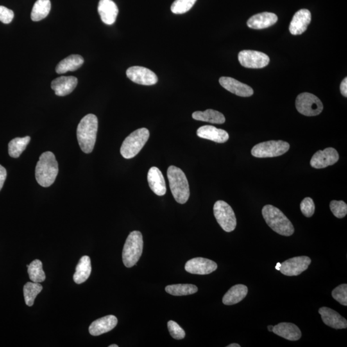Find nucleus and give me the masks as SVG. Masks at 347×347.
Returning <instances> with one entry per match:
<instances>
[{"mask_svg": "<svg viewBox=\"0 0 347 347\" xmlns=\"http://www.w3.org/2000/svg\"><path fill=\"white\" fill-rule=\"evenodd\" d=\"M85 60L79 55H71L61 61L57 66L56 71L59 74L67 73L68 72L76 71L84 64Z\"/></svg>", "mask_w": 347, "mask_h": 347, "instance_id": "nucleus-26", "label": "nucleus"}, {"mask_svg": "<svg viewBox=\"0 0 347 347\" xmlns=\"http://www.w3.org/2000/svg\"><path fill=\"white\" fill-rule=\"evenodd\" d=\"M98 12L104 24L111 26L117 20L119 9L112 0H100Z\"/></svg>", "mask_w": 347, "mask_h": 347, "instance_id": "nucleus-22", "label": "nucleus"}, {"mask_svg": "<svg viewBox=\"0 0 347 347\" xmlns=\"http://www.w3.org/2000/svg\"><path fill=\"white\" fill-rule=\"evenodd\" d=\"M198 288L192 284H174L168 285L165 291L173 296H186L196 293Z\"/></svg>", "mask_w": 347, "mask_h": 347, "instance_id": "nucleus-32", "label": "nucleus"}, {"mask_svg": "<svg viewBox=\"0 0 347 347\" xmlns=\"http://www.w3.org/2000/svg\"><path fill=\"white\" fill-rule=\"evenodd\" d=\"M339 158V154L334 148L328 147L323 151H317L310 160V165L314 169H323L335 164Z\"/></svg>", "mask_w": 347, "mask_h": 347, "instance_id": "nucleus-13", "label": "nucleus"}, {"mask_svg": "<svg viewBox=\"0 0 347 347\" xmlns=\"http://www.w3.org/2000/svg\"><path fill=\"white\" fill-rule=\"evenodd\" d=\"M43 290V286L40 283L27 282L24 287L25 301L27 305L31 307L35 303L36 296Z\"/></svg>", "mask_w": 347, "mask_h": 347, "instance_id": "nucleus-31", "label": "nucleus"}, {"mask_svg": "<svg viewBox=\"0 0 347 347\" xmlns=\"http://www.w3.org/2000/svg\"><path fill=\"white\" fill-rule=\"evenodd\" d=\"M144 241L141 232L133 231L129 233L122 251V260L125 266L132 267L141 257Z\"/></svg>", "mask_w": 347, "mask_h": 347, "instance_id": "nucleus-5", "label": "nucleus"}, {"mask_svg": "<svg viewBox=\"0 0 347 347\" xmlns=\"http://www.w3.org/2000/svg\"><path fill=\"white\" fill-rule=\"evenodd\" d=\"M197 135L203 139L209 140L219 144H223L227 142L229 135L226 131L221 129H217L212 126H204L201 127L197 131Z\"/></svg>", "mask_w": 347, "mask_h": 347, "instance_id": "nucleus-21", "label": "nucleus"}, {"mask_svg": "<svg viewBox=\"0 0 347 347\" xmlns=\"http://www.w3.org/2000/svg\"><path fill=\"white\" fill-rule=\"evenodd\" d=\"M289 144L282 140H271L260 143L251 149V154L256 158L277 157L287 153Z\"/></svg>", "mask_w": 347, "mask_h": 347, "instance_id": "nucleus-7", "label": "nucleus"}, {"mask_svg": "<svg viewBox=\"0 0 347 347\" xmlns=\"http://www.w3.org/2000/svg\"><path fill=\"white\" fill-rule=\"evenodd\" d=\"M31 141L30 137L15 138L9 144V154L14 158H19L23 152L26 150Z\"/></svg>", "mask_w": 347, "mask_h": 347, "instance_id": "nucleus-30", "label": "nucleus"}, {"mask_svg": "<svg viewBox=\"0 0 347 347\" xmlns=\"http://www.w3.org/2000/svg\"><path fill=\"white\" fill-rule=\"evenodd\" d=\"M117 317L108 315L93 322L90 326L89 332L91 335L97 336L112 330L117 326Z\"/></svg>", "mask_w": 347, "mask_h": 347, "instance_id": "nucleus-19", "label": "nucleus"}, {"mask_svg": "<svg viewBox=\"0 0 347 347\" xmlns=\"http://www.w3.org/2000/svg\"><path fill=\"white\" fill-rule=\"evenodd\" d=\"M300 209L301 212L305 217H312L315 211L314 201L310 197H305L301 202Z\"/></svg>", "mask_w": 347, "mask_h": 347, "instance_id": "nucleus-38", "label": "nucleus"}, {"mask_svg": "<svg viewBox=\"0 0 347 347\" xmlns=\"http://www.w3.org/2000/svg\"><path fill=\"white\" fill-rule=\"evenodd\" d=\"M92 272V264L88 256H83L77 265L76 272L74 274V282L81 284L86 282L90 277Z\"/></svg>", "mask_w": 347, "mask_h": 347, "instance_id": "nucleus-27", "label": "nucleus"}, {"mask_svg": "<svg viewBox=\"0 0 347 347\" xmlns=\"http://www.w3.org/2000/svg\"><path fill=\"white\" fill-rule=\"evenodd\" d=\"M149 187L154 194L159 196H164L167 188L164 177L158 168L151 167L147 174Z\"/></svg>", "mask_w": 347, "mask_h": 347, "instance_id": "nucleus-20", "label": "nucleus"}, {"mask_svg": "<svg viewBox=\"0 0 347 347\" xmlns=\"http://www.w3.org/2000/svg\"><path fill=\"white\" fill-rule=\"evenodd\" d=\"M277 21L278 17L275 14L262 13L249 18L247 26L253 29H264L273 26Z\"/></svg>", "mask_w": 347, "mask_h": 347, "instance_id": "nucleus-23", "label": "nucleus"}, {"mask_svg": "<svg viewBox=\"0 0 347 347\" xmlns=\"http://www.w3.org/2000/svg\"><path fill=\"white\" fill-rule=\"evenodd\" d=\"M214 214L217 223L226 232H231L237 226V219L231 206L224 201H217L214 204Z\"/></svg>", "mask_w": 347, "mask_h": 347, "instance_id": "nucleus-8", "label": "nucleus"}, {"mask_svg": "<svg viewBox=\"0 0 347 347\" xmlns=\"http://www.w3.org/2000/svg\"><path fill=\"white\" fill-rule=\"evenodd\" d=\"M170 189L175 200L185 204L190 197L189 184L187 177L180 168L171 165L167 170Z\"/></svg>", "mask_w": 347, "mask_h": 347, "instance_id": "nucleus-4", "label": "nucleus"}, {"mask_svg": "<svg viewBox=\"0 0 347 347\" xmlns=\"http://www.w3.org/2000/svg\"><path fill=\"white\" fill-rule=\"evenodd\" d=\"M330 208L331 212L337 218L341 219L346 216L347 205L344 201L333 200L330 202Z\"/></svg>", "mask_w": 347, "mask_h": 347, "instance_id": "nucleus-35", "label": "nucleus"}, {"mask_svg": "<svg viewBox=\"0 0 347 347\" xmlns=\"http://www.w3.org/2000/svg\"><path fill=\"white\" fill-rule=\"evenodd\" d=\"M318 312L321 315L322 321L325 325L335 329H342L347 327L346 319L332 308L321 307Z\"/></svg>", "mask_w": 347, "mask_h": 347, "instance_id": "nucleus-18", "label": "nucleus"}, {"mask_svg": "<svg viewBox=\"0 0 347 347\" xmlns=\"http://www.w3.org/2000/svg\"><path fill=\"white\" fill-rule=\"evenodd\" d=\"M227 347H240V345H239V344L232 343L229 344V345H228Z\"/></svg>", "mask_w": 347, "mask_h": 347, "instance_id": "nucleus-42", "label": "nucleus"}, {"mask_svg": "<svg viewBox=\"0 0 347 347\" xmlns=\"http://www.w3.org/2000/svg\"><path fill=\"white\" fill-rule=\"evenodd\" d=\"M78 80L73 76H62L52 82L51 87L58 96L64 97L71 94L76 88Z\"/></svg>", "mask_w": 347, "mask_h": 347, "instance_id": "nucleus-17", "label": "nucleus"}, {"mask_svg": "<svg viewBox=\"0 0 347 347\" xmlns=\"http://www.w3.org/2000/svg\"><path fill=\"white\" fill-rule=\"evenodd\" d=\"M149 131L146 128H140L134 131L124 140L120 148L121 155L126 159L137 156L148 141Z\"/></svg>", "mask_w": 347, "mask_h": 347, "instance_id": "nucleus-6", "label": "nucleus"}, {"mask_svg": "<svg viewBox=\"0 0 347 347\" xmlns=\"http://www.w3.org/2000/svg\"><path fill=\"white\" fill-rule=\"evenodd\" d=\"M127 77L133 83L145 86H151L158 83L157 76L151 70L143 67H132L126 71Z\"/></svg>", "mask_w": 347, "mask_h": 347, "instance_id": "nucleus-12", "label": "nucleus"}, {"mask_svg": "<svg viewBox=\"0 0 347 347\" xmlns=\"http://www.w3.org/2000/svg\"><path fill=\"white\" fill-rule=\"evenodd\" d=\"M192 118L199 121L210 122L212 124H222L225 122V117L221 113L214 110H207L205 112L193 113Z\"/></svg>", "mask_w": 347, "mask_h": 347, "instance_id": "nucleus-28", "label": "nucleus"}, {"mask_svg": "<svg viewBox=\"0 0 347 347\" xmlns=\"http://www.w3.org/2000/svg\"><path fill=\"white\" fill-rule=\"evenodd\" d=\"M273 325H269L267 326V328H268V330L270 331V332H272L273 329Z\"/></svg>", "mask_w": 347, "mask_h": 347, "instance_id": "nucleus-44", "label": "nucleus"}, {"mask_svg": "<svg viewBox=\"0 0 347 347\" xmlns=\"http://www.w3.org/2000/svg\"><path fill=\"white\" fill-rule=\"evenodd\" d=\"M58 172V163L54 153H43L36 167V179L39 184L43 187H50L56 181Z\"/></svg>", "mask_w": 347, "mask_h": 347, "instance_id": "nucleus-2", "label": "nucleus"}, {"mask_svg": "<svg viewBox=\"0 0 347 347\" xmlns=\"http://www.w3.org/2000/svg\"><path fill=\"white\" fill-rule=\"evenodd\" d=\"M248 289L246 285L237 284L231 287L223 298L224 305H231L241 301L248 294Z\"/></svg>", "mask_w": 347, "mask_h": 347, "instance_id": "nucleus-25", "label": "nucleus"}, {"mask_svg": "<svg viewBox=\"0 0 347 347\" xmlns=\"http://www.w3.org/2000/svg\"><path fill=\"white\" fill-rule=\"evenodd\" d=\"M219 83L224 89L237 96L248 97L253 95V90L250 86L231 77H222L219 79Z\"/></svg>", "mask_w": 347, "mask_h": 347, "instance_id": "nucleus-15", "label": "nucleus"}, {"mask_svg": "<svg viewBox=\"0 0 347 347\" xmlns=\"http://www.w3.org/2000/svg\"><path fill=\"white\" fill-rule=\"evenodd\" d=\"M51 3L50 0H38L34 5L31 13V19L34 22L41 21L46 18L51 11Z\"/></svg>", "mask_w": 347, "mask_h": 347, "instance_id": "nucleus-29", "label": "nucleus"}, {"mask_svg": "<svg viewBox=\"0 0 347 347\" xmlns=\"http://www.w3.org/2000/svg\"><path fill=\"white\" fill-rule=\"evenodd\" d=\"M332 296L334 300L338 301L341 305H347V285L341 284L335 288L332 292Z\"/></svg>", "mask_w": 347, "mask_h": 347, "instance_id": "nucleus-36", "label": "nucleus"}, {"mask_svg": "<svg viewBox=\"0 0 347 347\" xmlns=\"http://www.w3.org/2000/svg\"><path fill=\"white\" fill-rule=\"evenodd\" d=\"M310 263L311 260L306 256L293 257L281 263L279 271L284 275L298 276L307 269Z\"/></svg>", "mask_w": 347, "mask_h": 347, "instance_id": "nucleus-11", "label": "nucleus"}, {"mask_svg": "<svg viewBox=\"0 0 347 347\" xmlns=\"http://www.w3.org/2000/svg\"><path fill=\"white\" fill-rule=\"evenodd\" d=\"M197 0H175L171 6V11L176 15L188 12L196 4Z\"/></svg>", "mask_w": 347, "mask_h": 347, "instance_id": "nucleus-34", "label": "nucleus"}, {"mask_svg": "<svg viewBox=\"0 0 347 347\" xmlns=\"http://www.w3.org/2000/svg\"><path fill=\"white\" fill-rule=\"evenodd\" d=\"M28 273L31 280L34 282H43L46 279V275L43 269V264L40 260L36 259L29 265Z\"/></svg>", "mask_w": 347, "mask_h": 347, "instance_id": "nucleus-33", "label": "nucleus"}, {"mask_svg": "<svg viewBox=\"0 0 347 347\" xmlns=\"http://www.w3.org/2000/svg\"><path fill=\"white\" fill-rule=\"evenodd\" d=\"M240 65L248 69H262L269 63L268 56L262 52L255 51H242L238 55Z\"/></svg>", "mask_w": 347, "mask_h": 347, "instance_id": "nucleus-10", "label": "nucleus"}, {"mask_svg": "<svg viewBox=\"0 0 347 347\" xmlns=\"http://www.w3.org/2000/svg\"><path fill=\"white\" fill-rule=\"evenodd\" d=\"M98 131V119L94 114H88L81 120L77 129L79 146L84 153L89 154L94 150Z\"/></svg>", "mask_w": 347, "mask_h": 347, "instance_id": "nucleus-1", "label": "nucleus"}, {"mask_svg": "<svg viewBox=\"0 0 347 347\" xmlns=\"http://www.w3.org/2000/svg\"><path fill=\"white\" fill-rule=\"evenodd\" d=\"M311 21V14L307 9H301L292 17L289 26V31L291 35H300L305 33L308 25Z\"/></svg>", "mask_w": 347, "mask_h": 347, "instance_id": "nucleus-16", "label": "nucleus"}, {"mask_svg": "<svg viewBox=\"0 0 347 347\" xmlns=\"http://www.w3.org/2000/svg\"><path fill=\"white\" fill-rule=\"evenodd\" d=\"M168 329L173 338L182 339L185 337V332L176 322L171 320L167 323Z\"/></svg>", "mask_w": 347, "mask_h": 347, "instance_id": "nucleus-37", "label": "nucleus"}, {"mask_svg": "<svg viewBox=\"0 0 347 347\" xmlns=\"http://www.w3.org/2000/svg\"><path fill=\"white\" fill-rule=\"evenodd\" d=\"M280 265H281V263H280V262H278L277 264H276V267H275V268L276 270H278V271H279V270H280Z\"/></svg>", "mask_w": 347, "mask_h": 347, "instance_id": "nucleus-43", "label": "nucleus"}, {"mask_svg": "<svg viewBox=\"0 0 347 347\" xmlns=\"http://www.w3.org/2000/svg\"><path fill=\"white\" fill-rule=\"evenodd\" d=\"M340 92L344 97H347V78L345 77L340 85Z\"/></svg>", "mask_w": 347, "mask_h": 347, "instance_id": "nucleus-41", "label": "nucleus"}, {"mask_svg": "<svg viewBox=\"0 0 347 347\" xmlns=\"http://www.w3.org/2000/svg\"><path fill=\"white\" fill-rule=\"evenodd\" d=\"M109 347H119V346H118L117 344H111V345L109 346Z\"/></svg>", "mask_w": 347, "mask_h": 347, "instance_id": "nucleus-45", "label": "nucleus"}, {"mask_svg": "<svg viewBox=\"0 0 347 347\" xmlns=\"http://www.w3.org/2000/svg\"><path fill=\"white\" fill-rule=\"evenodd\" d=\"M185 269L191 274H208L217 269V264L208 258L197 257L186 263Z\"/></svg>", "mask_w": 347, "mask_h": 347, "instance_id": "nucleus-14", "label": "nucleus"}, {"mask_svg": "<svg viewBox=\"0 0 347 347\" xmlns=\"http://www.w3.org/2000/svg\"><path fill=\"white\" fill-rule=\"evenodd\" d=\"M7 175H8V174H7L6 169L2 165H0V190L3 187L5 181L6 180Z\"/></svg>", "mask_w": 347, "mask_h": 347, "instance_id": "nucleus-40", "label": "nucleus"}, {"mask_svg": "<svg viewBox=\"0 0 347 347\" xmlns=\"http://www.w3.org/2000/svg\"><path fill=\"white\" fill-rule=\"evenodd\" d=\"M273 332L279 336L289 341H297L301 337L300 328L291 323L283 322L278 323V325L273 326Z\"/></svg>", "mask_w": 347, "mask_h": 347, "instance_id": "nucleus-24", "label": "nucleus"}, {"mask_svg": "<svg viewBox=\"0 0 347 347\" xmlns=\"http://www.w3.org/2000/svg\"><path fill=\"white\" fill-rule=\"evenodd\" d=\"M262 214L267 225L278 234L287 237L293 234L294 228L291 222L278 208L267 205L263 207Z\"/></svg>", "mask_w": 347, "mask_h": 347, "instance_id": "nucleus-3", "label": "nucleus"}, {"mask_svg": "<svg viewBox=\"0 0 347 347\" xmlns=\"http://www.w3.org/2000/svg\"><path fill=\"white\" fill-rule=\"evenodd\" d=\"M14 17L15 14L12 10L6 7L0 6V21L5 24H9L13 21Z\"/></svg>", "mask_w": 347, "mask_h": 347, "instance_id": "nucleus-39", "label": "nucleus"}, {"mask_svg": "<svg viewBox=\"0 0 347 347\" xmlns=\"http://www.w3.org/2000/svg\"><path fill=\"white\" fill-rule=\"evenodd\" d=\"M296 108L301 114L312 117L320 114L323 110V105L320 100L314 95L302 93L297 97Z\"/></svg>", "mask_w": 347, "mask_h": 347, "instance_id": "nucleus-9", "label": "nucleus"}]
</instances>
